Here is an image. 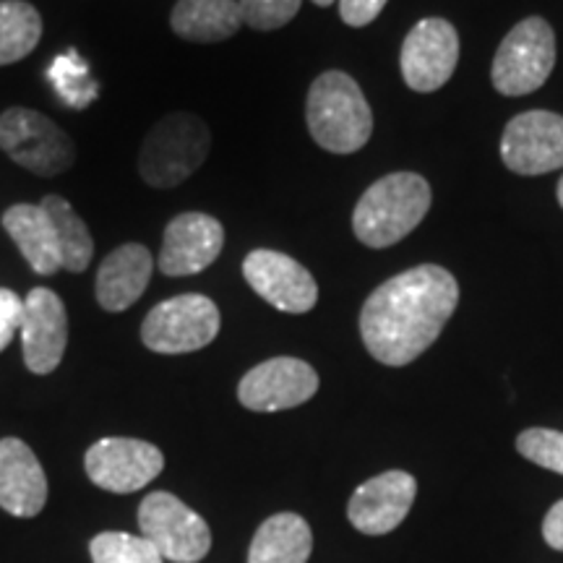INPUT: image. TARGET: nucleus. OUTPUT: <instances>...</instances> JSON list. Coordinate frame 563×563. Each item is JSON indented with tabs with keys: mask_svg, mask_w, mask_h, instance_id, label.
Here are the masks:
<instances>
[{
	"mask_svg": "<svg viewBox=\"0 0 563 563\" xmlns=\"http://www.w3.org/2000/svg\"><path fill=\"white\" fill-rule=\"evenodd\" d=\"M139 527L165 561L196 563L211 548L209 525L173 493H150L139 506Z\"/></svg>",
	"mask_w": 563,
	"mask_h": 563,
	"instance_id": "6e6552de",
	"label": "nucleus"
},
{
	"mask_svg": "<svg viewBox=\"0 0 563 563\" xmlns=\"http://www.w3.org/2000/svg\"><path fill=\"white\" fill-rule=\"evenodd\" d=\"M47 477L21 439H0V509L30 519L45 509Z\"/></svg>",
	"mask_w": 563,
	"mask_h": 563,
	"instance_id": "f3484780",
	"label": "nucleus"
},
{
	"mask_svg": "<svg viewBox=\"0 0 563 563\" xmlns=\"http://www.w3.org/2000/svg\"><path fill=\"white\" fill-rule=\"evenodd\" d=\"M313 3H316V5H332L334 0H313Z\"/></svg>",
	"mask_w": 563,
	"mask_h": 563,
	"instance_id": "2f4dec72",
	"label": "nucleus"
},
{
	"mask_svg": "<svg viewBox=\"0 0 563 563\" xmlns=\"http://www.w3.org/2000/svg\"><path fill=\"white\" fill-rule=\"evenodd\" d=\"M95 563H165L162 553L146 538L129 532H102L89 543Z\"/></svg>",
	"mask_w": 563,
	"mask_h": 563,
	"instance_id": "393cba45",
	"label": "nucleus"
},
{
	"mask_svg": "<svg viewBox=\"0 0 563 563\" xmlns=\"http://www.w3.org/2000/svg\"><path fill=\"white\" fill-rule=\"evenodd\" d=\"M543 538L545 543L555 548V551H563V501H559L548 511L543 522Z\"/></svg>",
	"mask_w": 563,
	"mask_h": 563,
	"instance_id": "c756f323",
	"label": "nucleus"
},
{
	"mask_svg": "<svg viewBox=\"0 0 563 563\" xmlns=\"http://www.w3.org/2000/svg\"><path fill=\"white\" fill-rule=\"evenodd\" d=\"M47 79L58 91V97L70 108L81 110L97 100L100 95V84L89 76L87 63H84L76 53L58 55L47 68Z\"/></svg>",
	"mask_w": 563,
	"mask_h": 563,
	"instance_id": "b1692460",
	"label": "nucleus"
},
{
	"mask_svg": "<svg viewBox=\"0 0 563 563\" xmlns=\"http://www.w3.org/2000/svg\"><path fill=\"white\" fill-rule=\"evenodd\" d=\"M68 344V313L63 300L47 287H34L24 298L21 347L26 368L47 376L58 368Z\"/></svg>",
	"mask_w": 563,
	"mask_h": 563,
	"instance_id": "2eb2a0df",
	"label": "nucleus"
},
{
	"mask_svg": "<svg viewBox=\"0 0 563 563\" xmlns=\"http://www.w3.org/2000/svg\"><path fill=\"white\" fill-rule=\"evenodd\" d=\"M220 334V308L207 295L186 292L154 306L144 323L141 340L159 355H183L214 342Z\"/></svg>",
	"mask_w": 563,
	"mask_h": 563,
	"instance_id": "0eeeda50",
	"label": "nucleus"
},
{
	"mask_svg": "<svg viewBox=\"0 0 563 563\" xmlns=\"http://www.w3.org/2000/svg\"><path fill=\"white\" fill-rule=\"evenodd\" d=\"M456 63H460V34L452 21L439 16L422 19L405 37L399 66L405 84L412 91L428 95L441 89L454 76Z\"/></svg>",
	"mask_w": 563,
	"mask_h": 563,
	"instance_id": "1a4fd4ad",
	"label": "nucleus"
},
{
	"mask_svg": "<svg viewBox=\"0 0 563 563\" xmlns=\"http://www.w3.org/2000/svg\"><path fill=\"white\" fill-rule=\"evenodd\" d=\"M517 449L525 460H530L551 473L563 475V433L551 428H527L517 435Z\"/></svg>",
	"mask_w": 563,
	"mask_h": 563,
	"instance_id": "a878e982",
	"label": "nucleus"
},
{
	"mask_svg": "<svg viewBox=\"0 0 563 563\" xmlns=\"http://www.w3.org/2000/svg\"><path fill=\"white\" fill-rule=\"evenodd\" d=\"M24 321V300L9 287H0V352L13 342Z\"/></svg>",
	"mask_w": 563,
	"mask_h": 563,
	"instance_id": "cd10ccee",
	"label": "nucleus"
},
{
	"mask_svg": "<svg viewBox=\"0 0 563 563\" xmlns=\"http://www.w3.org/2000/svg\"><path fill=\"white\" fill-rule=\"evenodd\" d=\"M431 199V186L420 175H384L361 196L352 211L355 238L368 249H389L426 220Z\"/></svg>",
	"mask_w": 563,
	"mask_h": 563,
	"instance_id": "f03ea898",
	"label": "nucleus"
},
{
	"mask_svg": "<svg viewBox=\"0 0 563 563\" xmlns=\"http://www.w3.org/2000/svg\"><path fill=\"white\" fill-rule=\"evenodd\" d=\"M460 306V285L443 266L422 264L386 279L365 300L361 336L384 365H407L439 340Z\"/></svg>",
	"mask_w": 563,
	"mask_h": 563,
	"instance_id": "f257e3e1",
	"label": "nucleus"
},
{
	"mask_svg": "<svg viewBox=\"0 0 563 563\" xmlns=\"http://www.w3.org/2000/svg\"><path fill=\"white\" fill-rule=\"evenodd\" d=\"M559 203H561V209H563V178L559 180Z\"/></svg>",
	"mask_w": 563,
	"mask_h": 563,
	"instance_id": "7c9ffc66",
	"label": "nucleus"
},
{
	"mask_svg": "<svg viewBox=\"0 0 563 563\" xmlns=\"http://www.w3.org/2000/svg\"><path fill=\"white\" fill-rule=\"evenodd\" d=\"M302 0H238L243 13V24L251 30L272 32L290 24L298 16Z\"/></svg>",
	"mask_w": 563,
	"mask_h": 563,
	"instance_id": "bb28decb",
	"label": "nucleus"
},
{
	"mask_svg": "<svg viewBox=\"0 0 563 563\" xmlns=\"http://www.w3.org/2000/svg\"><path fill=\"white\" fill-rule=\"evenodd\" d=\"M154 272L152 253L141 243H123L100 264L95 295L97 302L110 313L129 311L146 292Z\"/></svg>",
	"mask_w": 563,
	"mask_h": 563,
	"instance_id": "a211bd4d",
	"label": "nucleus"
},
{
	"mask_svg": "<svg viewBox=\"0 0 563 563\" xmlns=\"http://www.w3.org/2000/svg\"><path fill=\"white\" fill-rule=\"evenodd\" d=\"M170 24L188 42H222L241 30L243 13L238 0H178Z\"/></svg>",
	"mask_w": 563,
	"mask_h": 563,
	"instance_id": "aec40b11",
	"label": "nucleus"
},
{
	"mask_svg": "<svg viewBox=\"0 0 563 563\" xmlns=\"http://www.w3.org/2000/svg\"><path fill=\"white\" fill-rule=\"evenodd\" d=\"M0 150L40 178L66 173L76 159L68 133L30 108H11L0 115Z\"/></svg>",
	"mask_w": 563,
	"mask_h": 563,
	"instance_id": "423d86ee",
	"label": "nucleus"
},
{
	"mask_svg": "<svg viewBox=\"0 0 563 563\" xmlns=\"http://www.w3.org/2000/svg\"><path fill=\"white\" fill-rule=\"evenodd\" d=\"M313 551L311 527L298 514H274L258 527L249 563H308Z\"/></svg>",
	"mask_w": 563,
	"mask_h": 563,
	"instance_id": "412c9836",
	"label": "nucleus"
},
{
	"mask_svg": "<svg viewBox=\"0 0 563 563\" xmlns=\"http://www.w3.org/2000/svg\"><path fill=\"white\" fill-rule=\"evenodd\" d=\"M224 249V228L214 217L186 211L165 228L159 251V272L165 277H191L209 269Z\"/></svg>",
	"mask_w": 563,
	"mask_h": 563,
	"instance_id": "4468645a",
	"label": "nucleus"
},
{
	"mask_svg": "<svg viewBox=\"0 0 563 563\" xmlns=\"http://www.w3.org/2000/svg\"><path fill=\"white\" fill-rule=\"evenodd\" d=\"M555 66V34L545 19L519 21L493 58V87L504 97H525L538 91Z\"/></svg>",
	"mask_w": 563,
	"mask_h": 563,
	"instance_id": "39448f33",
	"label": "nucleus"
},
{
	"mask_svg": "<svg viewBox=\"0 0 563 563\" xmlns=\"http://www.w3.org/2000/svg\"><path fill=\"white\" fill-rule=\"evenodd\" d=\"M243 277L269 306L282 313H308L319 300V285L306 266L292 256L256 249L245 256Z\"/></svg>",
	"mask_w": 563,
	"mask_h": 563,
	"instance_id": "ddd939ff",
	"label": "nucleus"
},
{
	"mask_svg": "<svg viewBox=\"0 0 563 563\" xmlns=\"http://www.w3.org/2000/svg\"><path fill=\"white\" fill-rule=\"evenodd\" d=\"M40 207L45 209L47 220L53 222L55 238H58L60 245L63 269L74 274L89 269L91 256H95V241H91L87 222L76 214L74 207H70L63 196H45V199L40 201Z\"/></svg>",
	"mask_w": 563,
	"mask_h": 563,
	"instance_id": "4be33fe9",
	"label": "nucleus"
},
{
	"mask_svg": "<svg viewBox=\"0 0 563 563\" xmlns=\"http://www.w3.org/2000/svg\"><path fill=\"white\" fill-rule=\"evenodd\" d=\"M501 159L517 175H545L563 167V115L530 110L511 118L501 136Z\"/></svg>",
	"mask_w": 563,
	"mask_h": 563,
	"instance_id": "9b49d317",
	"label": "nucleus"
},
{
	"mask_svg": "<svg viewBox=\"0 0 563 563\" xmlns=\"http://www.w3.org/2000/svg\"><path fill=\"white\" fill-rule=\"evenodd\" d=\"M389 0H340V16L350 26H368Z\"/></svg>",
	"mask_w": 563,
	"mask_h": 563,
	"instance_id": "c85d7f7f",
	"label": "nucleus"
},
{
	"mask_svg": "<svg viewBox=\"0 0 563 563\" xmlns=\"http://www.w3.org/2000/svg\"><path fill=\"white\" fill-rule=\"evenodd\" d=\"M319 391V373L298 357H272L251 368L238 386L245 410L279 412L306 405Z\"/></svg>",
	"mask_w": 563,
	"mask_h": 563,
	"instance_id": "f8f14e48",
	"label": "nucleus"
},
{
	"mask_svg": "<svg viewBox=\"0 0 563 563\" xmlns=\"http://www.w3.org/2000/svg\"><path fill=\"white\" fill-rule=\"evenodd\" d=\"M89 481L110 493H133L150 485L165 470V454L150 441L112 439L97 441L84 456Z\"/></svg>",
	"mask_w": 563,
	"mask_h": 563,
	"instance_id": "9d476101",
	"label": "nucleus"
},
{
	"mask_svg": "<svg viewBox=\"0 0 563 563\" xmlns=\"http://www.w3.org/2000/svg\"><path fill=\"white\" fill-rule=\"evenodd\" d=\"M42 37L40 11L26 0H0V66L24 60Z\"/></svg>",
	"mask_w": 563,
	"mask_h": 563,
	"instance_id": "5701e85b",
	"label": "nucleus"
},
{
	"mask_svg": "<svg viewBox=\"0 0 563 563\" xmlns=\"http://www.w3.org/2000/svg\"><path fill=\"white\" fill-rule=\"evenodd\" d=\"M415 496H418L415 477L402 470H389V473L365 481L352 493L347 517L355 530L365 534H386L405 522Z\"/></svg>",
	"mask_w": 563,
	"mask_h": 563,
	"instance_id": "dca6fc26",
	"label": "nucleus"
},
{
	"mask_svg": "<svg viewBox=\"0 0 563 563\" xmlns=\"http://www.w3.org/2000/svg\"><path fill=\"white\" fill-rule=\"evenodd\" d=\"M306 123L321 150L352 154L368 144L373 112L352 76L344 70H327L308 89Z\"/></svg>",
	"mask_w": 563,
	"mask_h": 563,
	"instance_id": "7ed1b4c3",
	"label": "nucleus"
},
{
	"mask_svg": "<svg viewBox=\"0 0 563 563\" xmlns=\"http://www.w3.org/2000/svg\"><path fill=\"white\" fill-rule=\"evenodd\" d=\"M211 131L194 112H173L146 133L139 152V175L152 188H175L207 162Z\"/></svg>",
	"mask_w": 563,
	"mask_h": 563,
	"instance_id": "20e7f679",
	"label": "nucleus"
},
{
	"mask_svg": "<svg viewBox=\"0 0 563 563\" xmlns=\"http://www.w3.org/2000/svg\"><path fill=\"white\" fill-rule=\"evenodd\" d=\"M3 228L24 253L26 264L42 277H51L63 269L58 238H55L53 222L47 220L40 203H16V207L5 209Z\"/></svg>",
	"mask_w": 563,
	"mask_h": 563,
	"instance_id": "6ab92c4d",
	"label": "nucleus"
}]
</instances>
